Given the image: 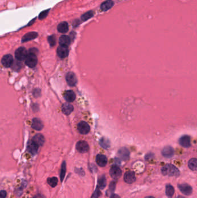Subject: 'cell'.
Returning <instances> with one entry per match:
<instances>
[{
	"label": "cell",
	"instance_id": "obj_1",
	"mask_svg": "<svg viewBox=\"0 0 197 198\" xmlns=\"http://www.w3.org/2000/svg\"><path fill=\"white\" fill-rule=\"evenodd\" d=\"M161 171L162 174L164 175L178 176L180 174V171L178 169L171 164H167L165 165L162 168Z\"/></svg>",
	"mask_w": 197,
	"mask_h": 198
},
{
	"label": "cell",
	"instance_id": "obj_2",
	"mask_svg": "<svg viewBox=\"0 0 197 198\" xmlns=\"http://www.w3.org/2000/svg\"><path fill=\"white\" fill-rule=\"evenodd\" d=\"M26 64L29 67L33 68L35 67L38 63V59L35 53L29 52L25 59Z\"/></svg>",
	"mask_w": 197,
	"mask_h": 198
},
{
	"label": "cell",
	"instance_id": "obj_3",
	"mask_svg": "<svg viewBox=\"0 0 197 198\" xmlns=\"http://www.w3.org/2000/svg\"><path fill=\"white\" fill-rule=\"evenodd\" d=\"M27 55V51L24 47H20L18 48L15 52V58L19 61H23L25 60Z\"/></svg>",
	"mask_w": 197,
	"mask_h": 198
},
{
	"label": "cell",
	"instance_id": "obj_4",
	"mask_svg": "<svg viewBox=\"0 0 197 198\" xmlns=\"http://www.w3.org/2000/svg\"><path fill=\"white\" fill-rule=\"evenodd\" d=\"M78 130L80 134H86L89 133L90 130V127L87 122L82 121L78 125Z\"/></svg>",
	"mask_w": 197,
	"mask_h": 198
},
{
	"label": "cell",
	"instance_id": "obj_5",
	"mask_svg": "<svg viewBox=\"0 0 197 198\" xmlns=\"http://www.w3.org/2000/svg\"><path fill=\"white\" fill-rule=\"evenodd\" d=\"M110 174L113 179L117 180L121 177L122 171L117 166H113L110 170Z\"/></svg>",
	"mask_w": 197,
	"mask_h": 198
},
{
	"label": "cell",
	"instance_id": "obj_6",
	"mask_svg": "<svg viewBox=\"0 0 197 198\" xmlns=\"http://www.w3.org/2000/svg\"><path fill=\"white\" fill-rule=\"evenodd\" d=\"M76 149L80 153H85L89 150V146L86 141H79L76 144Z\"/></svg>",
	"mask_w": 197,
	"mask_h": 198
},
{
	"label": "cell",
	"instance_id": "obj_7",
	"mask_svg": "<svg viewBox=\"0 0 197 198\" xmlns=\"http://www.w3.org/2000/svg\"><path fill=\"white\" fill-rule=\"evenodd\" d=\"M66 81L67 84L71 86H74L77 84V78L74 73L70 72L66 75Z\"/></svg>",
	"mask_w": 197,
	"mask_h": 198
},
{
	"label": "cell",
	"instance_id": "obj_8",
	"mask_svg": "<svg viewBox=\"0 0 197 198\" xmlns=\"http://www.w3.org/2000/svg\"><path fill=\"white\" fill-rule=\"evenodd\" d=\"M178 188L180 189V190L185 195H190L192 193V188L188 184H179L178 185Z\"/></svg>",
	"mask_w": 197,
	"mask_h": 198
},
{
	"label": "cell",
	"instance_id": "obj_9",
	"mask_svg": "<svg viewBox=\"0 0 197 198\" xmlns=\"http://www.w3.org/2000/svg\"><path fill=\"white\" fill-rule=\"evenodd\" d=\"M3 65L5 67H10L14 63V58L11 55H5L1 60Z\"/></svg>",
	"mask_w": 197,
	"mask_h": 198
},
{
	"label": "cell",
	"instance_id": "obj_10",
	"mask_svg": "<svg viewBox=\"0 0 197 198\" xmlns=\"http://www.w3.org/2000/svg\"><path fill=\"white\" fill-rule=\"evenodd\" d=\"M124 181L128 184H132L136 180V177L135 173L132 171H128L126 172L124 176Z\"/></svg>",
	"mask_w": 197,
	"mask_h": 198
},
{
	"label": "cell",
	"instance_id": "obj_11",
	"mask_svg": "<svg viewBox=\"0 0 197 198\" xmlns=\"http://www.w3.org/2000/svg\"><path fill=\"white\" fill-rule=\"evenodd\" d=\"M57 53L58 56L61 58H66L69 53V50L67 47L64 46H60L58 47L57 50Z\"/></svg>",
	"mask_w": 197,
	"mask_h": 198
},
{
	"label": "cell",
	"instance_id": "obj_12",
	"mask_svg": "<svg viewBox=\"0 0 197 198\" xmlns=\"http://www.w3.org/2000/svg\"><path fill=\"white\" fill-rule=\"evenodd\" d=\"M179 142L180 144L183 147L188 148L191 146V139L189 136L184 135L181 136L180 138Z\"/></svg>",
	"mask_w": 197,
	"mask_h": 198
},
{
	"label": "cell",
	"instance_id": "obj_13",
	"mask_svg": "<svg viewBox=\"0 0 197 198\" xmlns=\"http://www.w3.org/2000/svg\"><path fill=\"white\" fill-rule=\"evenodd\" d=\"M38 147L39 146L33 140L30 141L28 143V151L30 153L34 155L38 152Z\"/></svg>",
	"mask_w": 197,
	"mask_h": 198
},
{
	"label": "cell",
	"instance_id": "obj_14",
	"mask_svg": "<svg viewBox=\"0 0 197 198\" xmlns=\"http://www.w3.org/2000/svg\"><path fill=\"white\" fill-rule=\"evenodd\" d=\"M162 154L165 158H170L174 155V149L170 146H166L162 149Z\"/></svg>",
	"mask_w": 197,
	"mask_h": 198
},
{
	"label": "cell",
	"instance_id": "obj_15",
	"mask_svg": "<svg viewBox=\"0 0 197 198\" xmlns=\"http://www.w3.org/2000/svg\"><path fill=\"white\" fill-rule=\"evenodd\" d=\"M38 34L37 32H30L29 33H27L23 37L22 39V42H26L34 40L38 37Z\"/></svg>",
	"mask_w": 197,
	"mask_h": 198
},
{
	"label": "cell",
	"instance_id": "obj_16",
	"mask_svg": "<svg viewBox=\"0 0 197 198\" xmlns=\"http://www.w3.org/2000/svg\"><path fill=\"white\" fill-rule=\"evenodd\" d=\"M118 155L122 160H127L129 158L130 152L126 148H122L118 151Z\"/></svg>",
	"mask_w": 197,
	"mask_h": 198
},
{
	"label": "cell",
	"instance_id": "obj_17",
	"mask_svg": "<svg viewBox=\"0 0 197 198\" xmlns=\"http://www.w3.org/2000/svg\"><path fill=\"white\" fill-rule=\"evenodd\" d=\"M96 162L101 167H104L106 165L108 159L106 156L101 154H99L96 157Z\"/></svg>",
	"mask_w": 197,
	"mask_h": 198
},
{
	"label": "cell",
	"instance_id": "obj_18",
	"mask_svg": "<svg viewBox=\"0 0 197 198\" xmlns=\"http://www.w3.org/2000/svg\"><path fill=\"white\" fill-rule=\"evenodd\" d=\"M64 99L68 102H72L76 99L75 93L72 90H67L65 92L64 95Z\"/></svg>",
	"mask_w": 197,
	"mask_h": 198
},
{
	"label": "cell",
	"instance_id": "obj_19",
	"mask_svg": "<svg viewBox=\"0 0 197 198\" xmlns=\"http://www.w3.org/2000/svg\"><path fill=\"white\" fill-rule=\"evenodd\" d=\"M43 123L42 121L38 118H34L32 122V127L36 130H41L43 128Z\"/></svg>",
	"mask_w": 197,
	"mask_h": 198
},
{
	"label": "cell",
	"instance_id": "obj_20",
	"mask_svg": "<svg viewBox=\"0 0 197 198\" xmlns=\"http://www.w3.org/2000/svg\"><path fill=\"white\" fill-rule=\"evenodd\" d=\"M114 3L112 0H106L101 5V9L103 11H107L113 7Z\"/></svg>",
	"mask_w": 197,
	"mask_h": 198
},
{
	"label": "cell",
	"instance_id": "obj_21",
	"mask_svg": "<svg viewBox=\"0 0 197 198\" xmlns=\"http://www.w3.org/2000/svg\"><path fill=\"white\" fill-rule=\"evenodd\" d=\"M71 43V38L67 36H62L59 38V44L61 46L67 47Z\"/></svg>",
	"mask_w": 197,
	"mask_h": 198
},
{
	"label": "cell",
	"instance_id": "obj_22",
	"mask_svg": "<svg viewBox=\"0 0 197 198\" xmlns=\"http://www.w3.org/2000/svg\"><path fill=\"white\" fill-rule=\"evenodd\" d=\"M69 30L68 24L66 22H63L60 23L57 26V30L61 33H65Z\"/></svg>",
	"mask_w": 197,
	"mask_h": 198
},
{
	"label": "cell",
	"instance_id": "obj_23",
	"mask_svg": "<svg viewBox=\"0 0 197 198\" xmlns=\"http://www.w3.org/2000/svg\"><path fill=\"white\" fill-rule=\"evenodd\" d=\"M74 110L73 106L68 103H65L62 106V111L65 115H70Z\"/></svg>",
	"mask_w": 197,
	"mask_h": 198
},
{
	"label": "cell",
	"instance_id": "obj_24",
	"mask_svg": "<svg viewBox=\"0 0 197 198\" xmlns=\"http://www.w3.org/2000/svg\"><path fill=\"white\" fill-rule=\"evenodd\" d=\"M33 140L38 146H41L44 144V143L45 142V138H44L43 135H42L41 134H37L34 137Z\"/></svg>",
	"mask_w": 197,
	"mask_h": 198
},
{
	"label": "cell",
	"instance_id": "obj_25",
	"mask_svg": "<svg viewBox=\"0 0 197 198\" xmlns=\"http://www.w3.org/2000/svg\"><path fill=\"white\" fill-rule=\"evenodd\" d=\"M188 166L192 171H196L197 169V160L196 158H192L188 162Z\"/></svg>",
	"mask_w": 197,
	"mask_h": 198
},
{
	"label": "cell",
	"instance_id": "obj_26",
	"mask_svg": "<svg viewBox=\"0 0 197 198\" xmlns=\"http://www.w3.org/2000/svg\"><path fill=\"white\" fill-rule=\"evenodd\" d=\"M98 187L101 189H103L106 185V177L105 175H102L98 180Z\"/></svg>",
	"mask_w": 197,
	"mask_h": 198
},
{
	"label": "cell",
	"instance_id": "obj_27",
	"mask_svg": "<svg viewBox=\"0 0 197 198\" xmlns=\"http://www.w3.org/2000/svg\"><path fill=\"white\" fill-rule=\"evenodd\" d=\"M65 173H66V162L65 161H64L62 163V165H61V171H60V180H61V182H63L64 180V178L65 175Z\"/></svg>",
	"mask_w": 197,
	"mask_h": 198
},
{
	"label": "cell",
	"instance_id": "obj_28",
	"mask_svg": "<svg viewBox=\"0 0 197 198\" xmlns=\"http://www.w3.org/2000/svg\"><path fill=\"white\" fill-rule=\"evenodd\" d=\"M93 16H94L93 11H88V12H86L85 14H84L83 15H82L81 16V19L83 21H87L89 19H91Z\"/></svg>",
	"mask_w": 197,
	"mask_h": 198
},
{
	"label": "cell",
	"instance_id": "obj_29",
	"mask_svg": "<svg viewBox=\"0 0 197 198\" xmlns=\"http://www.w3.org/2000/svg\"><path fill=\"white\" fill-rule=\"evenodd\" d=\"M47 182L49 185H50L52 187L54 188L58 184V179L57 177H55L48 178L47 180Z\"/></svg>",
	"mask_w": 197,
	"mask_h": 198
},
{
	"label": "cell",
	"instance_id": "obj_30",
	"mask_svg": "<svg viewBox=\"0 0 197 198\" xmlns=\"http://www.w3.org/2000/svg\"><path fill=\"white\" fill-rule=\"evenodd\" d=\"M100 144L102 147L105 149H108L110 147V142L109 141L105 138H102L100 141Z\"/></svg>",
	"mask_w": 197,
	"mask_h": 198
},
{
	"label": "cell",
	"instance_id": "obj_31",
	"mask_svg": "<svg viewBox=\"0 0 197 198\" xmlns=\"http://www.w3.org/2000/svg\"><path fill=\"white\" fill-rule=\"evenodd\" d=\"M175 192L174 188L170 184L167 185L166 186V194L168 196L171 197Z\"/></svg>",
	"mask_w": 197,
	"mask_h": 198
},
{
	"label": "cell",
	"instance_id": "obj_32",
	"mask_svg": "<svg viewBox=\"0 0 197 198\" xmlns=\"http://www.w3.org/2000/svg\"><path fill=\"white\" fill-rule=\"evenodd\" d=\"M48 42H49V43L51 47H54L56 45V37L55 35H52V36H49L48 38Z\"/></svg>",
	"mask_w": 197,
	"mask_h": 198
},
{
	"label": "cell",
	"instance_id": "obj_33",
	"mask_svg": "<svg viewBox=\"0 0 197 198\" xmlns=\"http://www.w3.org/2000/svg\"><path fill=\"white\" fill-rule=\"evenodd\" d=\"M50 11V9L48 10H45L42 12H41V14L39 15V16H38V19L40 20H42V19H44L48 15V13Z\"/></svg>",
	"mask_w": 197,
	"mask_h": 198
},
{
	"label": "cell",
	"instance_id": "obj_34",
	"mask_svg": "<svg viewBox=\"0 0 197 198\" xmlns=\"http://www.w3.org/2000/svg\"><path fill=\"white\" fill-rule=\"evenodd\" d=\"M100 195V192L99 191V189L98 188H97V189L95 190L94 193H93L91 198H98Z\"/></svg>",
	"mask_w": 197,
	"mask_h": 198
},
{
	"label": "cell",
	"instance_id": "obj_35",
	"mask_svg": "<svg viewBox=\"0 0 197 198\" xmlns=\"http://www.w3.org/2000/svg\"><path fill=\"white\" fill-rule=\"evenodd\" d=\"M115 182H112L110 184V186L109 187V191L111 193H112L115 190Z\"/></svg>",
	"mask_w": 197,
	"mask_h": 198
},
{
	"label": "cell",
	"instance_id": "obj_36",
	"mask_svg": "<svg viewBox=\"0 0 197 198\" xmlns=\"http://www.w3.org/2000/svg\"><path fill=\"white\" fill-rule=\"evenodd\" d=\"M7 196V192L5 190H1L0 191V198H5Z\"/></svg>",
	"mask_w": 197,
	"mask_h": 198
},
{
	"label": "cell",
	"instance_id": "obj_37",
	"mask_svg": "<svg viewBox=\"0 0 197 198\" xmlns=\"http://www.w3.org/2000/svg\"><path fill=\"white\" fill-rule=\"evenodd\" d=\"M33 198H45L41 194H37V195H35Z\"/></svg>",
	"mask_w": 197,
	"mask_h": 198
},
{
	"label": "cell",
	"instance_id": "obj_38",
	"mask_svg": "<svg viewBox=\"0 0 197 198\" xmlns=\"http://www.w3.org/2000/svg\"><path fill=\"white\" fill-rule=\"evenodd\" d=\"M110 198H120V197L116 194H112V196H110Z\"/></svg>",
	"mask_w": 197,
	"mask_h": 198
},
{
	"label": "cell",
	"instance_id": "obj_39",
	"mask_svg": "<svg viewBox=\"0 0 197 198\" xmlns=\"http://www.w3.org/2000/svg\"><path fill=\"white\" fill-rule=\"evenodd\" d=\"M35 20H36V18H35L34 20H32L29 24H28V26H30V25H33V23H34V22L35 21Z\"/></svg>",
	"mask_w": 197,
	"mask_h": 198
},
{
	"label": "cell",
	"instance_id": "obj_40",
	"mask_svg": "<svg viewBox=\"0 0 197 198\" xmlns=\"http://www.w3.org/2000/svg\"><path fill=\"white\" fill-rule=\"evenodd\" d=\"M145 198H154V197H153V196H147V197H146Z\"/></svg>",
	"mask_w": 197,
	"mask_h": 198
},
{
	"label": "cell",
	"instance_id": "obj_41",
	"mask_svg": "<svg viewBox=\"0 0 197 198\" xmlns=\"http://www.w3.org/2000/svg\"><path fill=\"white\" fill-rule=\"evenodd\" d=\"M176 198H184V197H183V196H177Z\"/></svg>",
	"mask_w": 197,
	"mask_h": 198
}]
</instances>
